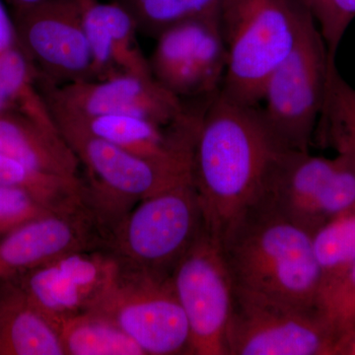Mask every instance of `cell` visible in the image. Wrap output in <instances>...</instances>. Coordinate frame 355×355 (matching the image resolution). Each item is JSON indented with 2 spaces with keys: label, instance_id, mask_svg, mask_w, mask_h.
Instances as JSON below:
<instances>
[{
  "label": "cell",
  "instance_id": "obj_27",
  "mask_svg": "<svg viewBox=\"0 0 355 355\" xmlns=\"http://www.w3.org/2000/svg\"><path fill=\"white\" fill-rule=\"evenodd\" d=\"M315 20L329 57L336 58L338 46L355 18V0H298Z\"/></svg>",
  "mask_w": 355,
  "mask_h": 355
},
{
  "label": "cell",
  "instance_id": "obj_17",
  "mask_svg": "<svg viewBox=\"0 0 355 355\" xmlns=\"http://www.w3.org/2000/svg\"><path fill=\"white\" fill-rule=\"evenodd\" d=\"M95 79L133 74L153 76L148 58L140 48L132 16L118 1L79 0Z\"/></svg>",
  "mask_w": 355,
  "mask_h": 355
},
{
  "label": "cell",
  "instance_id": "obj_18",
  "mask_svg": "<svg viewBox=\"0 0 355 355\" xmlns=\"http://www.w3.org/2000/svg\"><path fill=\"white\" fill-rule=\"evenodd\" d=\"M0 153L35 171L80 179V162L60 130L17 112L0 113Z\"/></svg>",
  "mask_w": 355,
  "mask_h": 355
},
{
  "label": "cell",
  "instance_id": "obj_24",
  "mask_svg": "<svg viewBox=\"0 0 355 355\" xmlns=\"http://www.w3.org/2000/svg\"><path fill=\"white\" fill-rule=\"evenodd\" d=\"M311 241L321 279L320 293L355 263V214L323 224L311 234Z\"/></svg>",
  "mask_w": 355,
  "mask_h": 355
},
{
  "label": "cell",
  "instance_id": "obj_30",
  "mask_svg": "<svg viewBox=\"0 0 355 355\" xmlns=\"http://www.w3.org/2000/svg\"><path fill=\"white\" fill-rule=\"evenodd\" d=\"M338 355H355V327L340 338Z\"/></svg>",
  "mask_w": 355,
  "mask_h": 355
},
{
  "label": "cell",
  "instance_id": "obj_25",
  "mask_svg": "<svg viewBox=\"0 0 355 355\" xmlns=\"http://www.w3.org/2000/svg\"><path fill=\"white\" fill-rule=\"evenodd\" d=\"M0 186L24 189L58 209H73L84 203L83 178L67 179L35 171L2 153Z\"/></svg>",
  "mask_w": 355,
  "mask_h": 355
},
{
  "label": "cell",
  "instance_id": "obj_1",
  "mask_svg": "<svg viewBox=\"0 0 355 355\" xmlns=\"http://www.w3.org/2000/svg\"><path fill=\"white\" fill-rule=\"evenodd\" d=\"M280 148L258 107L236 102L220 89L205 102L191 159V176L205 229L220 239L253 205Z\"/></svg>",
  "mask_w": 355,
  "mask_h": 355
},
{
  "label": "cell",
  "instance_id": "obj_9",
  "mask_svg": "<svg viewBox=\"0 0 355 355\" xmlns=\"http://www.w3.org/2000/svg\"><path fill=\"white\" fill-rule=\"evenodd\" d=\"M171 277L188 320L191 355H227L234 284L218 240L203 229Z\"/></svg>",
  "mask_w": 355,
  "mask_h": 355
},
{
  "label": "cell",
  "instance_id": "obj_10",
  "mask_svg": "<svg viewBox=\"0 0 355 355\" xmlns=\"http://www.w3.org/2000/svg\"><path fill=\"white\" fill-rule=\"evenodd\" d=\"M18 44L53 86L94 80V67L79 0H46L14 9Z\"/></svg>",
  "mask_w": 355,
  "mask_h": 355
},
{
  "label": "cell",
  "instance_id": "obj_14",
  "mask_svg": "<svg viewBox=\"0 0 355 355\" xmlns=\"http://www.w3.org/2000/svg\"><path fill=\"white\" fill-rule=\"evenodd\" d=\"M99 248L102 230L87 205L53 212L0 237V280L12 282L69 252Z\"/></svg>",
  "mask_w": 355,
  "mask_h": 355
},
{
  "label": "cell",
  "instance_id": "obj_11",
  "mask_svg": "<svg viewBox=\"0 0 355 355\" xmlns=\"http://www.w3.org/2000/svg\"><path fill=\"white\" fill-rule=\"evenodd\" d=\"M151 74L180 99L209 97L221 87L227 51L221 16L184 21L156 38Z\"/></svg>",
  "mask_w": 355,
  "mask_h": 355
},
{
  "label": "cell",
  "instance_id": "obj_32",
  "mask_svg": "<svg viewBox=\"0 0 355 355\" xmlns=\"http://www.w3.org/2000/svg\"><path fill=\"white\" fill-rule=\"evenodd\" d=\"M0 237H1V236H0Z\"/></svg>",
  "mask_w": 355,
  "mask_h": 355
},
{
  "label": "cell",
  "instance_id": "obj_12",
  "mask_svg": "<svg viewBox=\"0 0 355 355\" xmlns=\"http://www.w3.org/2000/svg\"><path fill=\"white\" fill-rule=\"evenodd\" d=\"M38 85L51 112L78 118L118 114L171 125L188 110L153 76L125 74L62 86L38 80Z\"/></svg>",
  "mask_w": 355,
  "mask_h": 355
},
{
  "label": "cell",
  "instance_id": "obj_20",
  "mask_svg": "<svg viewBox=\"0 0 355 355\" xmlns=\"http://www.w3.org/2000/svg\"><path fill=\"white\" fill-rule=\"evenodd\" d=\"M17 112L60 130L38 85V71L19 44L0 53V113Z\"/></svg>",
  "mask_w": 355,
  "mask_h": 355
},
{
  "label": "cell",
  "instance_id": "obj_31",
  "mask_svg": "<svg viewBox=\"0 0 355 355\" xmlns=\"http://www.w3.org/2000/svg\"><path fill=\"white\" fill-rule=\"evenodd\" d=\"M9 4L14 9L23 8V7L34 6V4L41 3V2L46 1V0H7Z\"/></svg>",
  "mask_w": 355,
  "mask_h": 355
},
{
  "label": "cell",
  "instance_id": "obj_33",
  "mask_svg": "<svg viewBox=\"0 0 355 355\" xmlns=\"http://www.w3.org/2000/svg\"><path fill=\"white\" fill-rule=\"evenodd\" d=\"M354 327H355V326H354Z\"/></svg>",
  "mask_w": 355,
  "mask_h": 355
},
{
  "label": "cell",
  "instance_id": "obj_4",
  "mask_svg": "<svg viewBox=\"0 0 355 355\" xmlns=\"http://www.w3.org/2000/svg\"><path fill=\"white\" fill-rule=\"evenodd\" d=\"M53 116L85 170L84 198L104 236L140 200L191 179V161L140 157L96 137L70 119Z\"/></svg>",
  "mask_w": 355,
  "mask_h": 355
},
{
  "label": "cell",
  "instance_id": "obj_19",
  "mask_svg": "<svg viewBox=\"0 0 355 355\" xmlns=\"http://www.w3.org/2000/svg\"><path fill=\"white\" fill-rule=\"evenodd\" d=\"M0 294V355H64L57 329L12 282Z\"/></svg>",
  "mask_w": 355,
  "mask_h": 355
},
{
  "label": "cell",
  "instance_id": "obj_8",
  "mask_svg": "<svg viewBox=\"0 0 355 355\" xmlns=\"http://www.w3.org/2000/svg\"><path fill=\"white\" fill-rule=\"evenodd\" d=\"M92 310L125 331L146 355H191L188 320L172 277L121 265Z\"/></svg>",
  "mask_w": 355,
  "mask_h": 355
},
{
  "label": "cell",
  "instance_id": "obj_21",
  "mask_svg": "<svg viewBox=\"0 0 355 355\" xmlns=\"http://www.w3.org/2000/svg\"><path fill=\"white\" fill-rule=\"evenodd\" d=\"M53 324L64 355H146L125 331L94 310L62 318Z\"/></svg>",
  "mask_w": 355,
  "mask_h": 355
},
{
  "label": "cell",
  "instance_id": "obj_13",
  "mask_svg": "<svg viewBox=\"0 0 355 355\" xmlns=\"http://www.w3.org/2000/svg\"><path fill=\"white\" fill-rule=\"evenodd\" d=\"M120 268L104 248L62 254L12 282L51 323L92 310Z\"/></svg>",
  "mask_w": 355,
  "mask_h": 355
},
{
  "label": "cell",
  "instance_id": "obj_3",
  "mask_svg": "<svg viewBox=\"0 0 355 355\" xmlns=\"http://www.w3.org/2000/svg\"><path fill=\"white\" fill-rule=\"evenodd\" d=\"M307 14L298 0H225L221 26L227 64L221 92L258 107L268 79L297 43Z\"/></svg>",
  "mask_w": 355,
  "mask_h": 355
},
{
  "label": "cell",
  "instance_id": "obj_6",
  "mask_svg": "<svg viewBox=\"0 0 355 355\" xmlns=\"http://www.w3.org/2000/svg\"><path fill=\"white\" fill-rule=\"evenodd\" d=\"M329 57L319 28L308 11L297 43L266 83L258 108L277 146L309 151L323 108Z\"/></svg>",
  "mask_w": 355,
  "mask_h": 355
},
{
  "label": "cell",
  "instance_id": "obj_22",
  "mask_svg": "<svg viewBox=\"0 0 355 355\" xmlns=\"http://www.w3.org/2000/svg\"><path fill=\"white\" fill-rule=\"evenodd\" d=\"M317 128L338 153L352 156L355 162V89L340 76L331 58L326 94Z\"/></svg>",
  "mask_w": 355,
  "mask_h": 355
},
{
  "label": "cell",
  "instance_id": "obj_16",
  "mask_svg": "<svg viewBox=\"0 0 355 355\" xmlns=\"http://www.w3.org/2000/svg\"><path fill=\"white\" fill-rule=\"evenodd\" d=\"M187 110L180 120L162 125L135 116H98L89 118L55 113L76 121L89 132L128 153L151 160L184 162L193 159V144L203 108Z\"/></svg>",
  "mask_w": 355,
  "mask_h": 355
},
{
  "label": "cell",
  "instance_id": "obj_23",
  "mask_svg": "<svg viewBox=\"0 0 355 355\" xmlns=\"http://www.w3.org/2000/svg\"><path fill=\"white\" fill-rule=\"evenodd\" d=\"M132 16L139 34L156 39L184 21L221 16L225 0H114Z\"/></svg>",
  "mask_w": 355,
  "mask_h": 355
},
{
  "label": "cell",
  "instance_id": "obj_26",
  "mask_svg": "<svg viewBox=\"0 0 355 355\" xmlns=\"http://www.w3.org/2000/svg\"><path fill=\"white\" fill-rule=\"evenodd\" d=\"M317 310L338 336L355 326V263L331 286L320 291Z\"/></svg>",
  "mask_w": 355,
  "mask_h": 355
},
{
  "label": "cell",
  "instance_id": "obj_7",
  "mask_svg": "<svg viewBox=\"0 0 355 355\" xmlns=\"http://www.w3.org/2000/svg\"><path fill=\"white\" fill-rule=\"evenodd\" d=\"M338 347L316 309L234 286L227 355H338Z\"/></svg>",
  "mask_w": 355,
  "mask_h": 355
},
{
  "label": "cell",
  "instance_id": "obj_29",
  "mask_svg": "<svg viewBox=\"0 0 355 355\" xmlns=\"http://www.w3.org/2000/svg\"><path fill=\"white\" fill-rule=\"evenodd\" d=\"M17 44L12 15L7 10L3 0H0V53Z\"/></svg>",
  "mask_w": 355,
  "mask_h": 355
},
{
  "label": "cell",
  "instance_id": "obj_2",
  "mask_svg": "<svg viewBox=\"0 0 355 355\" xmlns=\"http://www.w3.org/2000/svg\"><path fill=\"white\" fill-rule=\"evenodd\" d=\"M219 244L235 287L317 310L321 279L304 229L256 202Z\"/></svg>",
  "mask_w": 355,
  "mask_h": 355
},
{
  "label": "cell",
  "instance_id": "obj_15",
  "mask_svg": "<svg viewBox=\"0 0 355 355\" xmlns=\"http://www.w3.org/2000/svg\"><path fill=\"white\" fill-rule=\"evenodd\" d=\"M340 163V154L328 158L309 151L282 150L256 202L312 234L317 229L318 202Z\"/></svg>",
  "mask_w": 355,
  "mask_h": 355
},
{
  "label": "cell",
  "instance_id": "obj_5",
  "mask_svg": "<svg viewBox=\"0 0 355 355\" xmlns=\"http://www.w3.org/2000/svg\"><path fill=\"white\" fill-rule=\"evenodd\" d=\"M205 228L193 178L140 200L104 237L121 265L172 277Z\"/></svg>",
  "mask_w": 355,
  "mask_h": 355
},
{
  "label": "cell",
  "instance_id": "obj_28",
  "mask_svg": "<svg viewBox=\"0 0 355 355\" xmlns=\"http://www.w3.org/2000/svg\"><path fill=\"white\" fill-rule=\"evenodd\" d=\"M60 210L65 209H55L24 189L0 186V236Z\"/></svg>",
  "mask_w": 355,
  "mask_h": 355
}]
</instances>
